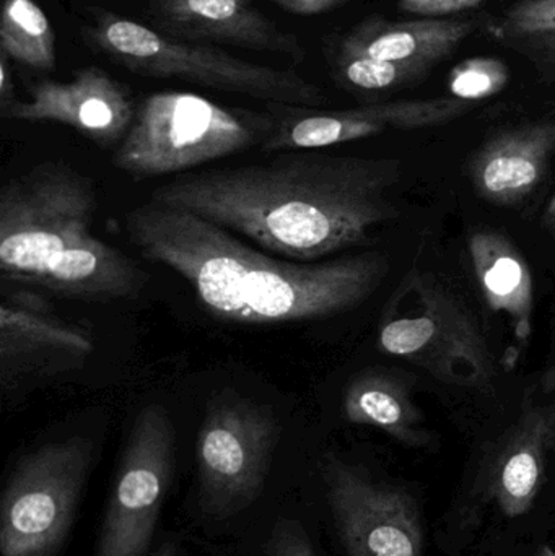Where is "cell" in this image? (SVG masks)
I'll use <instances>...</instances> for the list:
<instances>
[{"label":"cell","instance_id":"7c38bea8","mask_svg":"<svg viewBox=\"0 0 555 556\" xmlns=\"http://www.w3.org/2000/svg\"><path fill=\"white\" fill-rule=\"evenodd\" d=\"M0 113L5 119L64 124L106 149L123 142L137 110L123 84L90 65L68 81H36L28 101L15 100Z\"/></svg>","mask_w":555,"mask_h":556},{"label":"cell","instance_id":"f546056e","mask_svg":"<svg viewBox=\"0 0 555 556\" xmlns=\"http://www.w3.org/2000/svg\"><path fill=\"white\" fill-rule=\"evenodd\" d=\"M152 556H181V554H179L178 547L173 542H166Z\"/></svg>","mask_w":555,"mask_h":556},{"label":"cell","instance_id":"ac0fdd59","mask_svg":"<svg viewBox=\"0 0 555 556\" xmlns=\"http://www.w3.org/2000/svg\"><path fill=\"white\" fill-rule=\"evenodd\" d=\"M469 256L489 306L510 320L515 337L527 342L533 330V277L520 251L502 235L478 231Z\"/></svg>","mask_w":555,"mask_h":556},{"label":"cell","instance_id":"f1b7e54d","mask_svg":"<svg viewBox=\"0 0 555 556\" xmlns=\"http://www.w3.org/2000/svg\"><path fill=\"white\" fill-rule=\"evenodd\" d=\"M543 222L546 230L555 238V194L551 198L550 204H547Z\"/></svg>","mask_w":555,"mask_h":556},{"label":"cell","instance_id":"4fadbf2b","mask_svg":"<svg viewBox=\"0 0 555 556\" xmlns=\"http://www.w3.org/2000/svg\"><path fill=\"white\" fill-rule=\"evenodd\" d=\"M149 18L153 29L179 41L270 52L295 64L306 59L302 39L280 29L253 0H150Z\"/></svg>","mask_w":555,"mask_h":556},{"label":"cell","instance_id":"484cf974","mask_svg":"<svg viewBox=\"0 0 555 556\" xmlns=\"http://www.w3.org/2000/svg\"><path fill=\"white\" fill-rule=\"evenodd\" d=\"M270 2L293 15L312 16L329 12L345 0H270Z\"/></svg>","mask_w":555,"mask_h":556},{"label":"cell","instance_id":"ffe728a7","mask_svg":"<svg viewBox=\"0 0 555 556\" xmlns=\"http://www.w3.org/2000/svg\"><path fill=\"white\" fill-rule=\"evenodd\" d=\"M0 54L36 71L55 67V33L35 0H3Z\"/></svg>","mask_w":555,"mask_h":556},{"label":"cell","instance_id":"ba28073f","mask_svg":"<svg viewBox=\"0 0 555 556\" xmlns=\"http://www.w3.org/2000/svg\"><path fill=\"white\" fill-rule=\"evenodd\" d=\"M279 438L270 408L238 395L209 404L198 440L199 486L209 513L234 515L260 496Z\"/></svg>","mask_w":555,"mask_h":556},{"label":"cell","instance_id":"83f0119b","mask_svg":"<svg viewBox=\"0 0 555 556\" xmlns=\"http://www.w3.org/2000/svg\"><path fill=\"white\" fill-rule=\"evenodd\" d=\"M541 386H543L544 392L553 395L555 405V359L547 366L546 372H544L543 379H541Z\"/></svg>","mask_w":555,"mask_h":556},{"label":"cell","instance_id":"44dd1931","mask_svg":"<svg viewBox=\"0 0 555 556\" xmlns=\"http://www.w3.org/2000/svg\"><path fill=\"white\" fill-rule=\"evenodd\" d=\"M336 75L348 87L365 91L391 90L422 77L429 65L380 61L367 55L339 52L335 61Z\"/></svg>","mask_w":555,"mask_h":556},{"label":"cell","instance_id":"8992f818","mask_svg":"<svg viewBox=\"0 0 555 556\" xmlns=\"http://www.w3.org/2000/svg\"><path fill=\"white\" fill-rule=\"evenodd\" d=\"M381 352L406 359L445 384L491 391L495 363L471 311L432 277L411 270L378 329Z\"/></svg>","mask_w":555,"mask_h":556},{"label":"cell","instance_id":"4dcf8cb0","mask_svg":"<svg viewBox=\"0 0 555 556\" xmlns=\"http://www.w3.org/2000/svg\"><path fill=\"white\" fill-rule=\"evenodd\" d=\"M541 42H543L544 48L547 51L553 52L555 54V33H547V35L538 36Z\"/></svg>","mask_w":555,"mask_h":556},{"label":"cell","instance_id":"d6986e66","mask_svg":"<svg viewBox=\"0 0 555 556\" xmlns=\"http://www.w3.org/2000/svg\"><path fill=\"white\" fill-rule=\"evenodd\" d=\"M344 415L351 424L378 428L407 447H426L432 433L409 389L396 376L365 371L349 382L344 394Z\"/></svg>","mask_w":555,"mask_h":556},{"label":"cell","instance_id":"52a82bcc","mask_svg":"<svg viewBox=\"0 0 555 556\" xmlns=\"http://www.w3.org/2000/svg\"><path fill=\"white\" fill-rule=\"evenodd\" d=\"M93 460V443L74 437L23 457L0 505L2 556H55L64 545Z\"/></svg>","mask_w":555,"mask_h":556},{"label":"cell","instance_id":"8fae6325","mask_svg":"<svg viewBox=\"0 0 555 556\" xmlns=\"http://www.w3.org/2000/svg\"><path fill=\"white\" fill-rule=\"evenodd\" d=\"M280 108L282 111H277L274 104H269L277 124L269 139L261 147L264 152L328 149L380 136L388 130L442 126L465 116L472 103L452 97L388 101L338 111H316L286 104H280Z\"/></svg>","mask_w":555,"mask_h":556},{"label":"cell","instance_id":"e0dca14e","mask_svg":"<svg viewBox=\"0 0 555 556\" xmlns=\"http://www.w3.org/2000/svg\"><path fill=\"white\" fill-rule=\"evenodd\" d=\"M475 29L472 22L417 20L387 22L374 18L355 26L342 38L338 51L380 61L422 64L432 67L449 55Z\"/></svg>","mask_w":555,"mask_h":556},{"label":"cell","instance_id":"cb8c5ba5","mask_svg":"<svg viewBox=\"0 0 555 556\" xmlns=\"http://www.w3.org/2000/svg\"><path fill=\"white\" fill-rule=\"evenodd\" d=\"M269 556H316L302 526L297 521H280L267 544Z\"/></svg>","mask_w":555,"mask_h":556},{"label":"cell","instance_id":"7402d4cb","mask_svg":"<svg viewBox=\"0 0 555 556\" xmlns=\"http://www.w3.org/2000/svg\"><path fill=\"white\" fill-rule=\"evenodd\" d=\"M508 77L507 65L499 59H466L450 72V93L458 100L475 103L504 90Z\"/></svg>","mask_w":555,"mask_h":556},{"label":"cell","instance_id":"3957f363","mask_svg":"<svg viewBox=\"0 0 555 556\" xmlns=\"http://www.w3.org/2000/svg\"><path fill=\"white\" fill-rule=\"evenodd\" d=\"M94 182L64 163L48 162L0 189V274L87 301L134 298L147 274L91 235Z\"/></svg>","mask_w":555,"mask_h":556},{"label":"cell","instance_id":"2e32d148","mask_svg":"<svg viewBox=\"0 0 555 556\" xmlns=\"http://www.w3.org/2000/svg\"><path fill=\"white\" fill-rule=\"evenodd\" d=\"M555 447V405L528 407L507 431L489 472V498L510 519L533 509Z\"/></svg>","mask_w":555,"mask_h":556},{"label":"cell","instance_id":"5b68a950","mask_svg":"<svg viewBox=\"0 0 555 556\" xmlns=\"http://www.w3.org/2000/svg\"><path fill=\"white\" fill-rule=\"evenodd\" d=\"M87 36L103 54L143 77L179 78L267 104L315 108L326 103L325 91L292 68H274L207 45L179 41L114 13H98Z\"/></svg>","mask_w":555,"mask_h":556},{"label":"cell","instance_id":"4316f807","mask_svg":"<svg viewBox=\"0 0 555 556\" xmlns=\"http://www.w3.org/2000/svg\"><path fill=\"white\" fill-rule=\"evenodd\" d=\"M15 101V84H13V68L10 59L0 54V110Z\"/></svg>","mask_w":555,"mask_h":556},{"label":"cell","instance_id":"1f68e13d","mask_svg":"<svg viewBox=\"0 0 555 556\" xmlns=\"http://www.w3.org/2000/svg\"><path fill=\"white\" fill-rule=\"evenodd\" d=\"M534 556H555V551L554 548H551L550 545H544V547H541Z\"/></svg>","mask_w":555,"mask_h":556},{"label":"cell","instance_id":"6da1fadb","mask_svg":"<svg viewBox=\"0 0 555 556\" xmlns=\"http://www.w3.org/2000/svg\"><path fill=\"white\" fill-rule=\"evenodd\" d=\"M398 160L293 152L160 186L150 202L189 212L269 253L312 263L358 247L400 215Z\"/></svg>","mask_w":555,"mask_h":556},{"label":"cell","instance_id":"277c9868","mask_svg":"<svg viewBox=\"0 0 555 556\" xmlns=\"http://www.w3.org/2000/svg\"><path fill=\"white\" fill-rule=\"evenodd\" d=\"M276 124L273 113L224 106L185 91H160L137 108L113 165L136 179L176 175L263 147Z\"/></svg>","mask_w":555,"mask_h":556},{"label":"cell","instance_id":"9c48e42d","mask_svg":"<svg viewBox=\"0 0 555 556\" xmlns=\"http://www.w3.org/2000/svg\"><path fill=\"white\" fill-rule=\"evenodd\" d=\"M176 433L162 405L134 421L121 457L97 556H146L175 472Z\"/></svg>","mask_w":555,"mask_h":556},{"label":"cell","instance_id":"d4e9b609","mask_svg":"<svg viewBox=\"0 0 555 556\" xmlns=\"http://www.w3.org/2000/svg\"><path fill=\"white\" fill-rule=\"evenodd\" d=\"M482 0H400L398 7L401 12L411 13V15L439 16L453 15V13L463 12V10L476 9L481 5Z\"/></svg>","mask_w":555,"mask_h":556},{"label":"cell","instance_id":"5bb4252c","mask_svg":"<svg viewBox=\"0 0 555 556\" xmlns=\"http://www.w3.org/2000/svg\"><path fill=\"white\" fill-rule=\"evenodd\" d=\"M93 339L52 314L41 298L3 294L0 306V381L13 388L23 376L55 363L78 362L93 352Z\"/></svg>","mask_w":555,"mask_h":556},{"label":"cell","instance_id":"30bf717a","mask_svg":"<svg viewBox=\"0 0 555 556\" xmlns=\"http://www.w3.org/2000/svg\"><path fill=\"white\" fill-rule=\"evenodd\" d=\"M323 479L348 556H424L422 513L407 490L377 482L336 457L326 459Z\"/></svg>","mask_w":555,"mask_h":556},{"label":"cell","instance_id":"7a4b0ae2","mask_svg":"<svg viewBox=\"0 0 555 556\" xmlns=\"http://www.w3.org/2000/svg\"><path fill=\"white\" fill-rule=\"evenodd\" d=\"M126 231L143 257L188 280L212 316L250 326L354 309L388 273L380 256L318 264L274 260L212 222L153 202L127 212Z\"/></svg>","mask_w":555,"mask_h":556},{"label":"cell","instance_id":"9a60e30c","mask_svg":"<svg viewBox=\"0 0 555 556\" xmlns=\"http://www.w3.org/2000/svg\"><path fill=\"white\" fill-rule=\"evenodd\" d=\"M554 153L555 117L502 130L472 159V188L491 204H518L541 185Z\"/></svg>","mask_w":555,"mask_h":556},{"label":"cell","instance_id":"603a6c76","mask_svg":"<svg viewBox=\"0 0 555 556\" xmlns=\"http://www.w3.org/2000/svg\"><path fill=\"white\" fill-rule=\"evenodd\" d=\"M505 28L515 35L538 36L555 33V0H524L508 10Z\"/></svg>","mask_w":555,"mask_h":556}]
</instances>
